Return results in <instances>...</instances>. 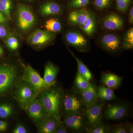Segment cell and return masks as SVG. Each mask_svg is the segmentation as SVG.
Returning a JSON list of instances; mask_svg holds the SVG:
<instances>
[{
    "mask_svg": "<svg viewBox=\"0 0 133 133\" xmlns=\"http://www.w3.org/2000/svg\"><path fill=\"white\" fill-rule=\"evenodd\" d=\"M64 92L62 88L55 85L39 92L37 98L48 113L59 121Z\"/></svg>",
    "mask_w": 133,
    "mask_h": 133,
    "instance_id": "1",
    "label": "cell"
},
{
    "mask_svg": "<svg viewBox=\"0 0 133 133\" xmlns=\"http://www.w3.org/2000/svg\"><path fill=\"white\" fill-rule=\"evenodd\" d=\"M18 71L14 65L0 64V97L14 90L18 78Z\"/></svg>",
    "mask_w": 133,
    "mask_h": 133,
    "instance_id": "2",
    "label": "cell"
},
{
    "mask_svg": "<svg viewBox=\"0 0 133 133\" xmlns=\"http://www.w3.org/2000/svg\"><path fill=\"white\" fill-rule=\"evenodd\" d=\"M17 25L23 33H27L35 27L37 19L32 9L29 6L18 2L17 6Z\"/></svg>",
    "mask_w": 133,
    "mask_h": 133,
    "instance_id": "3",
    "label": "cell"
},
{
    "mask_svg": "<svg viewBox=\"0 0 133 133\" xmlns=\"http://www.w3.org/2000/svg\"><path fill=\"white\" fill-rule=\"evenodd\" d=\"M14 97L22 109L37 98L38 94L33 87L25 81L17 83L14 88Z\"/></svg>",
    "mask_w": 133,
    "mask_h": 133,
    "instance_id": "4",
    "label": "cell"
},
{
    "mask_svg": "<svg viewBox=\"0 0 133 133\" xmlns=\"http://www.w3.org/2000/svg\"><path fill=\"white\" fill-rule=\"evenodd\" d=\"M85 108L80 94L74 90L64 92L62 104V118L75 113L84 111Z\"/></svg>",
    "mask_w": 133,
    "mask_h": 133,
    "instance_id": "5",
    "label": "cell"
},
{
    "mask_svg": "<svg viewBox=\"0 0 133 133\" xmlns=\"http://www.w3.org/2000/svg\"><path fill=\"white\" fill-rule=\"evenodd\" d=\"M104 105L103 102L98 99L92 105L85 108L84 112L85 118L87 132L94 128L101 121L102 110Z\"/></svg>",
    "mask_w": 133,
    "mask_h": 133,
    "instance_id": "6",
    "label": "cell"
},
{
    "mask_svg": "<svg viewBox=\"0 0 133 133\" xmlns=\"http://www.w3.org/2000/svg\"><path fill=\"white\" fill-rule=\"evenodd\" d=\"M21 80L28 83L38 92L47 89L43 79L35 69L30 65L24 67Z\"/></svg>",
    "mask_w": 133,
    "mask_h": 133,
    "instance_id": "7",
    "label": "cell"
},
{
    "mask_svg": "<svg viewBox=\"0 0 133 133\" xmlns=\"http://www.w3.org/2000/svg\"><path fill=\"white\" fill-rule=\"evenodd\" d=\"M24 110L36 126L50 115L37 98L29 103Z\"/></svg>",
    "mask_w": 133,
    "mask_h": 133,
    "instance_id": "8",
    "label": "cell"
},
{
    "mask_svg": "<svg viewBox=\"0 0 133 133\" xmlns=\"http://www.w3.org/2000/svg\"><path fill=\"white\" fill-rule=\"evenodd\" d=\"M63 122L69 130L74 132H81L85 130L86 120L84 111L64 116Z\"/></svg>",
    "mask_w": 133,
    "mask_h": 133,
    "instance_id": "9",
    "label": "cell"
},
{
    "mask_svg": "<svg viewBox=\"0 0 133 133\" xmlns=\"http://www.w3.org/2000/svg\"><path fill=\"white\" fill-rule=\"evenodd\" d=\"M54 37V33L38 29L29 36L27 42L34 46H42L51 42Z\"/></svg>",
    "mask_w": 133,
    "mask_h": 133,
    "instance_id": "10",
    "label": "cell"
},
{
    "mask_svg": "<svg viewBox=\"0 0 133 133\" xmlns=\"http://www.w3.org/2000/svg\"><path fill=\"white\" fill-rule=\"evenodd\" d=\"M128 108L127 105L125 104L110 105L105 111V118L108 120H119L126 116Z\"/></svg>",
    "mask_w": 133,
    "mask_h": 133,
    "instance_id": "11",
    "label": "cell"
},
{
    "mask_svg": "<svg viewBox=\"0 0 133 133\" xmlns=\"http://www.w3.org/2000/svg\"><path fill=\"white\" fill-rule=\"evenodd\" d=\"M59 71L58 66L52 62H48L45 64L43 78L47 88L56 85L57 78Z\"/></svg>",
    "mask_w": 133,
    "mask_h": 133,
    "instance_id": "12",
    "label": "cell"
},
{
    "mask_svg": "<svg viewBox=\"0 0 133 133\" xmlns=\"http://www.w3.org/2000/svg\"><path fill=\"white\" fill-rule=\"evenodd\" d=\"M61 122V121L50 115L36 126L37 132L39 133H55Z\"/></svg>",
    "mask_w": 133,
    "mask_h": 133,
    "instance_id": "13",
    "label": "cell"
},
{
    "mask_svg": "<svg viewBox=\"0 0 133 133\" xmlns=\"http://www.w3.org/2000/svg\"><path fill=\"white\" fill-rule=\"evenodd\" d=\"M123 25V19L120 16L116 14H110L103 19V27L109 30H119L122 28Z\"/></svg>",
    "mask_w": 133,
    "mask_h": 133,
    "instance_id": "14",
    "label": "cell"
},
{
    "mask_svg": "<svg viewBox=\"0 0 133 133\" xmlns=\"http://www.w3.org/2000/svg\"><path fill=\"white\" fill-rule=\"evenodd\" d=\"M90 13L88 10L84 8L76 10L69 14L68 20L71 24L80 28L84 24Z\"/></svg>",
    "mask_w": 133,
    "mask_h": 133,
    "instance_id": "15",
    "label": "cell"
},
{
    "mask_svg": "<svg viewBox=\"0 0 133 133\" xmlns=\"http://www.w3.org/2000/svg\"><path fill=\"white\" fill-rule=\"evenodd\" d=\"M65 37L69 44L79 49H83L87 45V40L82 34L78 32L69 31L66 33Z\"/></svg>",
    "mask_w": 133,
    "mask_h": 133,
    "instance_id": "16",
    "label": "cell"
},
{
    "mask_svg": "<svg viewBox=\"0 0 133 133\" xmlns=\"http://www.w3.org/2000/svg\"><path fill=\"white\" fill-rule=\"evenodd\" d=\"M103 47L108 51L114 52L118 50L121 44L119 38L116 35L108 34L103 36L101 39Z\"/></svg>",
    "mask_w": 133,
    "mask_h": 133,
    "instance_id": "17",
    "label": "cell"
},
{
    "mask_svg": "<svg viewBox=\"0 0 133 133\" xmlns=\"http://www.w3.org/2000/svg\"><path fill=\"white\" fill-rule=\"evenodd\" d=\"M83 104L85 108L90 107L95 104L98 100L96 87L91 83L86 90L80 94Z\"/></svg>",
    "mask_w": 133,
    "mask_h": 133,
    "instance_id": "18",
    "label": "cell"
},
{
    "mask_svg": "<svg viewBox=\"0 0 133 133\" xmlns=\"http://www.w3.org/2000/svg\"><path fill=\"white\" fill-rule=\"evenodd\" d=\"M122 79V77L113 73H104L101 76V81L105 85L113 90L119 87Z\"/></svg>",
    "mask_w": 133,
    "mask_h": 133,
    "instance_id": "19",
    "label": "cell"
},
{
    "mask_svg": "<svg viewBox=\"0 0 133 133\" xmlns=\"http://www.w3.org/2000/svg\"><path fill=\"white\" fill-rule=\"evenodd\" d=\"M62 11V8L60 5L52 2L45 3L40 7L39 9L40 14L44 17L58 15Z\"/></svg>",
    "mask_w": 133,
    "mask_h": 133,
    "instance_id": "20",
    "label": "cell"
},
{
    "mask_svg": "<svg viewBox=\"0 0 133 133\" xmlns=\"http://www.w3.org/2000/svg\"><path fill=\"white\" fill-rule=\"evenodd\" d=\"M98 99L110 101L116 99V95L112 89L105 85H101L96 87Z\"/></svg>",
    "mask_w": 133,
    "mask_h": 133,
    "instance_id": "21",
    "label": "cell"
},
{
    "mask_svg": "<svg viewBox=\"0 0 133 133\" xmlns=\"http://www.w3.org/2000/svg\"><path fill=\"white\" fill-rule=\"evenodd\" d=\"M91 83L90 81H87L78 71L75 78V89L74 90L81 94V93L89 87Z\"/></svg>",
    "mask_w": 133,
    "mask_h": 133,
    "instance_id": "22",
    "label": "cell"
},
{
    "mask_svg": "<svg viewBox=\"0 0 133 133\" xmlns=\"http://www.w3.org/2000/svg\"><path fill=\"white\" fill-rule=\"evenodd\" d=\"M13 8L12 0H0V10L9 21L12 19Z\"/></svg>",
    "mask_w": 133,
    "mask_h": 133,
    "instance_id": "23",
    "label": "cell"
},
{
    "mask_svg": "<svg viewBox=\"0 0 133 133\" xmlns=\"http://www.w3.org/2000/svg\"><path fill=\"white\" fill-rule=\"evenodd\" d=\"M4 39L5 44L10 50L12 51H16L19 49V41L12 32H9Z\"/></svg>",
    "mask_w": 133,
    "mask_h": 133,
    "instance_id": "24",
    "label": "cell"
},
{
    "mask_svg": "<svg viewBox=\"0 0 133 133\" xmlns=\"http://www.w3.org/2000/svg\"><path fill=\"white\" fill-rule=\"evenodd\" d=\"M71 52L72 55L75 58L77 62L78 68V72L87 81H90L92 79V75L90 70L80 59L76 57L74 55L73 52Z\"/></svg>",
    "mask_w": 133,
    "mask_h": 133,
    "instance_id": "25",
    "label": "cell"
},
{
    "mask_svg": "<svg viewBox=\"0 0 133 133\" xmlns=\"http://www.w3.org/2000/svg\"><path fill=\"white\" fill-rule=\"evenodd\" d=\"M80 28L87 35L90 36L95 31V19L90 13L84 24Z\"/></svg>",
    "mask_w": 133,
    "mask_h": 133,
    "instance_id": "26",
    "label": "cell"
},
{
    "mask_svg": "<svg viewBox=\"0 0 133 133\" xmlns=\"http://www.w3.org/2000/svg\"><path fill=\"white\" fill-rule=\"evenodd\" d=\"M46 30L52 33H57L61 31L62 24L57 19L51 18L45 22L44 24Z\"/></svg>",
    "mask_w": 133,
    "mask_h": 133,
    "instance_id": "27",
    "label": "cell"
},
{
    "mask_svg": "<svg viewBox=\"0 0 133 133\" xmlns=\"http://www.w3.org/2000/svg\"><path fill=\"white\" fill-rule=\"evenodd\" d=\"M14 112V108L8 103L0 104V118L6 119L12 116Z\"/></svg>",
    "mask_w": 133,
    "mask_h": 133,
    "instance_id": "28",
    "label": "cell"
},
{
    "mask_svg": "<svg viewBox=\"0 0 133 133\" xmlns=\"http://www.w3.org/2000/svg\"><path fill=\"white\" fill-rule=\"evenodd\" d=\"M123 48L125 49H131L133 48V29L129 30L125 34Z\"/></svg>",
    "mask_w": 133,
    "mask_h": 133,
    "instance_id": "29",
    "label": "cell"
},
{
    "mask_svg": "<svg viewBox=\"0 0 133 133\" xmlns=\"http://www.w3.org/2000/svg\"><path fill=\"white\" fill-rule=\"evenodd\" d=\"M90 3V0H71L68 4V7L76 9L86 6Z\"/></svg>",
    "mask_w": 133,
    "mask_h": 133,
    "instance_id": "30",
    "label": "cell"
},
{
    "mask_svg": "<svg viewBox=\"0 0 133 133\" xmlns=\"http://www.w3.org/2000/svg\"><path fill=\"white\" fill-rule=\"evenodd\" d=\"M109 127L106 125L101 121L94 128L88 131L89 133H109Z\"/></svg>",
    "mask_w": 133,
    "mask_h": 133,
    "instance_id": "31",
    "label": "cell"
},
{
    "mask_svg": "<svg viewBox=\"0 0 133 133\" xmlns=\"http://www.w3.org/2000/svg\"><path fill=\"white\" fill-rule=\"evenodd\" d=\"M131 0H116V8L119 11L125 13L130 5Z\"/></svg>",
    "mask_w": 133,
    "mask_h": 133,
    "instance_id": "32",
    "label": "cell"
},
{
    "mask_svg": "<svg viewBox=\"0 0 133 133\" xmlns=\"http://www.w3.org/2000/svg\"><path fill=\"white\" fill-rule=\"evenodd\" d=\"M109 133H127L126 124H119L114 125L111 127H109Z\"/></svg>",
    "mask_w": 133,
    "mask_h": 133,
    "instance_id": "33",
    "label": "cell"
},
{
    "mask_svg": "<svg viewBox=\"0 0 133 133\" xmlns=\"http://www.w3.org/2000/svg\"><path fill=\"white\" fill-rule=\"evenodd\" d=\"M111 3V0H94L95 6L98 9L103 10L109 7Z\"/></svg>",
    "mask_w": 133,
    "mask_h": 133,
    "instance_id": "34",
    "label": "cell"
},
{
    "mask_svg": "<svg viewBox=\"0 0 133 133\" xmlns=\"http://www.w3.org/2000/svg\"><path fill=\"white\" fill-rule=\"evenodd\" d=\"M69 129L63 122L59 123L55 131V133H67L69 132Z\"/></svg>",
    "mask_w": 133,
    "mask_h": 133,
    "instance_id": "35",
    "label": "cell"
},
{
    "mask_svg": "<svg viewBox=\"0 0 133 133\" xmlns=\"http://www.w3.org/2000/svg\"><path fill=\"white\" fill-rule=\"evenodd\" d=\"M13 133H27L28 132L25 127L22 124H18L12 131Z\"/></svg>",
    "mask_w": 133,
    "mask_h": 133,
    "instance_id": "36",
    "label": "cell"
},
{
    "mask_svg": "<svg viewBox=\"0 0 133 133\" xmlns=\"http://www.w3.org/2000/svg\"><path fill=\"white\" fill-rule=\"evenodd\" d=\"M4 24H0V38H5L9 32Z\"/></svg>",
    "mask_w": 133,
    "mask_h": 133,
    "instance_id": "37",
    "label": "cell"
},
{
    "mask_svg": "<svg viewBox=\"0 0 133 133\" xmlns=\"http://www.w3.org/2000/svg\"><path fill=\"white\" fill-rule=\"evenodd\" d=\"M8 122H7L0 120V132H4L6 131L8 128Z\"/></svg>",
    "mask_w": 133,
    "mask_h": 133,
    "instance_id": "38",
    "label": "cell"
},
{
    "mask_svg": "<svg viewBox=\"0 0 133 133\" xmlns=\"http://www.w3.org/2000/svg\"><path fill=\"white\" fill-rule=\"evenodd\" d=\"M9 21L7 18L4 15L0 10V24H7Z\"/></svg>",
    "mask_w": 133,
    "mask_h": 133,
    "instance_id": "39",
    "label": "cell"
},
{
    "mask_svg": "<svg viewBox=\"0 0 133 133\" xmlns=\"http://www.w3.org/2000/svg\"><path fill=\"white\" fill-rule=\"evenodd\" d=\"M126 127L127 133H133V125L132 124H131L130 122H127L126 124Z\"/></svg>",
    "mask_w": 133,
    "mask_h": 133,
    "instance_id": "40",
    "label": "cell"
},
{
    "mask_svg": "<svg viewBox=\"0 0 133 133\" xmlns=\"http://www.w3.org/2000/svg\"><path fill=\"white\" fill-rule=\"evenodd\" d=\"M129 21L131 24H132L133 22V8L132 7L130 10L129 14Z\"/></svg>",
    "mask_w": 133,
    "mask_h": 133,
    "instance_id": "41",
    "label": "cell"
},
{
    "mask_svg": "<svg viewBox=\"0 0 133 133\" xmlns=\"http://www.w3.org/2000/svg\"><path fill=\"white\" fill-rule=\"evenodd\" d=\"M4 53V50H3L2 47L0 45V58L3 56Z\"/></svg>",
    "mask_w": 133,
    "mask_h": 133,
    "instance_id": "42",
    "label": "cell"
},
{
    "mask_svg": "<svg viewBox=\"0 0 133 133\" xmlns=\"http://www.w3.org/2000/svg\"><path fill=\"white\" fill-rule=\"evenodd\" d=\"M26 1H28L29 2H31L32 1H33V0H26Z\"/></svg>",
    "mask_w": 133,
    "mask_h": 133,
    "instance_id": "43",
    "label": "cell"
}]
</instances>
